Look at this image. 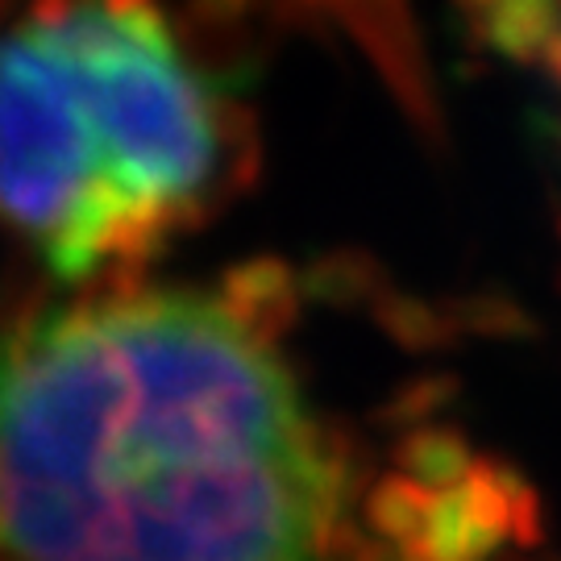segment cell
<instances>
[{"label": "cell", "mask_w": 561, "mask_h": 561, "mask_svg": "<svg viewBox=\"0 0 561 561\" xmlns=\"http://www.w3.org/2000/svg\"><path fill=\"white\" fill-rule=\"evenodd\" d=\"M428 500H433V491L421 486V482H412L408 474L403 479H387L370 495V528L379 537H387V541L408 545L421 533L424 516H428Z\"/></svg>", "instance_id": "8992f818"}, {"label": "cell", "mask_w": 561, "mask_h": 561, "mask_svg": "<svg viewBox=\"0 0 561 561\" xmlns=\"http://www.w3.org/2000/svg\"><path fill=\"white\" fill-rule=\"evenodd\" d=\"M50 18L76 67L104 196L141 254L213 180V96L150 0H80Z\"/></svg>", "instance_id": "7a4b0ae2"}, {"label": "cell", "mask_w": 561, "mask_h": 561, "mask_svg": "<svg viewBox=\"0 0 561 561\" xmlns=\"http://www.w3.org/2000/svg\"><path fill=\"white\" fill-rule=\"evenodd\" d=\"M403 470H408V479L428 491H449L474 474V461L454 433H421L403 454Z\"/></svg>", "instance_id": "5b68a950"}, {"label": "cell", "mask_w": 561, "mask_h": 561, "mask_svg": "<svg viewBox=\"0 0 561 561\" xmlns=\"http://www.w3.org/2000/svg\"><path fill=\"white\" fill-rule=\"evenodd\" d=\"M337 466L254 321L88 304L0 345V561H312Z\"/></svg>", "instance_id": "6da1fadb"}, {"label": "cell", "mask_w": 561, "mask_h": 561, "mask_svg": "<svg viewBox=\"0 0 561 561\" xmlns=\"http://www.w3.org/2000/svg\"><path fill=\"white\" fill-rule=\"evenodd\" d=\"M486 38L512 59L545 55L558 38V0H470Z\"/></svg>", "instance_id": "277c9868"}, {"label": "cell", "mask_w": 561, "mask_h": 561, "mask_svg": "<svg viewBox=\"0 0 561 561\" xmlns=\"http://www.w3.org/2000/svg\"><path fill=\"white\" fill-rule=\"evenodd\" d=\"M541 59H545V67H549V76H553V80L561 83V34L553 42H549V50H545Z\"/></svg>", "instance_id": "52a82bcc"}, {"label": "cell", "mask_w": 561, "mask_h": 561, "mask_svg": "<svg viewBox=\"0 0 561 561\" xmlns=\"http://www.w3.org/2000/svg\"><path fill=\"white\" fill-rule=\"evenodd\" d=\"M533 520V495L512 486L500 466H474V474L449 491H433L421 533L403 545L408 561H486L516 524Z\"/></svg>", "instance_id": "3957f363"}]
</instances>
